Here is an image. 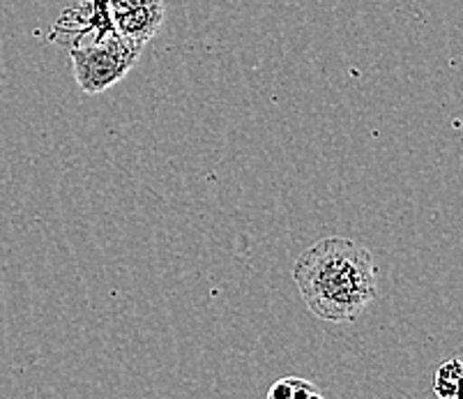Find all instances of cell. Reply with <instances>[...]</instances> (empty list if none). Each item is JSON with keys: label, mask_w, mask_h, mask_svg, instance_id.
I'll return each mask as SVG.
<instances>
[{"label": "cell", "mask_w": 463, "mask_h": 399, "mask_svg": "<svg viewBox=\"0 0 463 399\" xmlns=\"http://www.w3.org/2000/svg\"><path fill=\"white\" fill-rule=\"evenodd\" d=\"M293 281L316 318L351 323L378 296L372 252L351 238L330 236L298 256Z\"/></svg>", "instance_id": "6da1fadb"}, {"label": "cell", "mask_w": 463, "mask_h": 399, "mask_svg": "<svg viewBox=\"0 0 463 399\" xmlns=\"http://www.w3.org/2000/svg\"><path fill=\"white\" fill-rule=\"evenodd\" d=\"M141 46L116 35L83 49H71V72L86 95H99L123 81L141 58Z\"/></svg>", "instance_id": "7a4b0ae2"}, {"label": "cell", "mask_w": 463, "mask_h": 399, "mask_svg": "<svg viewBox=\"0 0 463 399\" xmlns=\"http://www.w3.org/2000/svg\"><path fill=\"white\" fill-rule=\"evenodd\" d=\"M116 35L109 0H79L77 5L67 7L53 21L49 40L65 49H83L97 42Z\"/></svg>", "instance_id": "3957f363"}, {"label": "cell", "mask_w": 463, "mask_h": 399, "mask_svg": "<svg viewBox=\"0 0 463 399\" xmlns=\"http://www.w3.org/2000/svg\"><path fill=\"white\" fill-rule=\"evenodd\" d=\"M113 26L120 37L146 49L166 19L164 0H109Z\"/></svg>", "instance_id": "277c9868"}, {"label": "cell", "mask_w": 463, "mask_h": 399, "mask_svg": "<svg viewBox=\"0 0 463 399\" xmlns=\"http://www.w3.org/2000/svg\"><path fill=\"white\" fill-rule=\"evenodd\" d=\"M433 393L438 399H463V360L449 358L440 363L433 376Z\"/></svg>", "instance_id": "5b68a950"}, {"label": "cell", "mask_w": 463, "mask_h": 399, "mask_svg": "<svg viewBox=\"0 0 463 399\" xmlns=\"http://www.w3.org/2000/svg\"><path fill=\"white\" fill-rule=\"evenodd\" d=\"M268 399H326L314 384L298 376H284L275 381L268 393Z\"/></svg>", "instance_id": "8992f818"}]
</instances>
